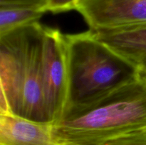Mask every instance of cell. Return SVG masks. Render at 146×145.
<instances>
[{
	"instance_id": "cell-9",
	"label": "cell",
	"mask_w": 146,
	"mask_h": 145,
	"mask_svg": "<svg viewBox=\"0 0 146 145\" xmlns=\"http://www.w3.org/2000/svg\"><path fill=\"white\" fill-rule=\"evenodd\" d=\"M106 145H146V129L111 141Z\"/></svg>"
},
{
	"instance_id": "cell-12",
	"label": "cell",
	"mask_w": 146,
	"mask_h": 145,
	"mask_svg": "<svg viewBox=\"0 0 146 145\" xmlns=\"http://www.w3.org/2000/svg\"><path fill=\"white\" fill-rule=\"evenodd\" d=\"M0 145H6V144H1V143H0Z\"/></svg>"
},
{
	"instance_id": "cell-2",
	"label": "cell",
	"mask_w": 146,
	"mask_h": 145,
	"mask_svg": "<svg viewBox=\"0 0 146 145\" xmlns=\"http://www.w3.org/2000/svg\"><path fill=\"white\" fill-rule=\"evenodd\" d=\"M146 129V75H139L94 103L65 112L51 127L71 145H106Z\"/></svg>"
},
{
	"instance_id": "cell-5",
	"label": "cell",
	"mask_w": 146,
	"mask_h": 145,
	"mask_svg": "<svg viewBox=\"0 0 146 145\" xmlns=\"http://www.w3.org/2000/svg\"><path fill=\"white\" fill-rule=\"evenodd\" d=\"M75 9L91 30L146 23V0H78Z\"/></svg>"
},
{
	"instance_id": "cell-6",
	"label": "cell",
	"mask_w": 146,
	"mask_h": 145,
	"mask_svg": "<svg viewBox=\"0 0 146 145\" xmlns=\"http://www.w3.org/2000/svg\"><path fill=\"white\" fill-rule=\"evenodd\" d=\"M90 31L139 71L146 65V23Z\"/></svg>"
},
{
	"instance_id": "cell-8",
	"label": "cell",
	"mask_w": 146,
	"mask_h": 145,
	"mask_svg": "<svg viewBox=\"0 0 146 145\" xmlns=\"http://www.w3.org/2000/svg\"><path fill=\"white\" fill-rule=\"evenodd\" d=\"M45 13L36 7H0V36L36 22Z\"/></svg>"
},
{
	"instance_id": "cell-13",
	"label": "cell",
	"mask_w": 146,
	"mask_h": 145,
	"mask_svg": "<svg viewBox=\"0 0 146 145\" xmlns=\"http://www.w3.org/2000/svg\"><path fill=\"white\" fill-rule=\"evenodd\" d=\"M144 74H145V73H144ZM145 75H146V74H145Z\"/></svg>"
},
{
	"instance_id": "cell-11",
	"label": "cell",
	"mask_w": 146,
	"mask_h": 145,
	"mask_svg": "<svg viewBox=\"0 0 146 145\" xmlns=\"http://www.w3.org/2000/svg\"><path fill=\"white\" fill-rule=\"evenodd\" d=\"M46 2L47 0H0V7H36L44 11Z\"/></svg>"
},
{
	"instance_id": "cell-3",
	"label": "cell",
	"mask_w": 146,
	"mask_h": 145,
	"mask_svg": "<svg viewBox=\"0 0 146 145\" xmlns=\"http://www.w3.org/2000/svg\"><path fill=\"white\" fill-rule=\"evenodd\" d=\"M64 39L68 79L64 113L94 103L141 72L133 64L97 39L90 30L64 34Z\"/></svg>"
},
{
	"instance_id": "cell-1",
	"label": "cell",
	"mask_w": 146,
	"mask_h": 145,
	"mask_svg": "<svg viewBox=\"0 0 146 145\" xmlns=\"http://www.w3.org/2000/svg\"><path fill=\"white\" fill-rule=\"evenodd\" d=\"M44 30L36 21L0 36V112L51 125L43 92Z\"/></svg>"
},
{
	"instance_id": "cell-7",
	"label": "cell",
	"mask_w": 146,
	"mask_h": 145,
	"mask_svg": "<svg viewBox=\"0 0 146 145\" xmlns=\"http://www.w3.org/2000/svg\"><path fill=\"white\" fill-rule=\"evenodd\" d=\"M52 125L11 115L0 116V143L6 145H71L57 140Z\"/></svg>"
},
{
	"instance_id": "cell-10",
	"label": "cell",
	"mask_w": 146,
	"mask_h": 145,
	"mask_svg": "<svg viewBox=\"0 0 146 145\" xmlns=\"http://www.w3.org/2000/svg\"><path fill=\"white\" fill-rule=\"evenodd\" d=\"M78 0H47L44 7L46 12L60 13L75 9Z\"/></svg>"
},
{
	"instance_id": "cell-4",
	"label": "cell",
	"mask_w": 146,
	"mask_h": 145,
	"mask_svg": "<svg viewBox=\"0 0 146 145\" xmlns=\"http://www.w3.org/2000/svg\"><path fill=\"white\" fill-rule=\"evenodd\" d=\"M43 92L51 125L61 120L68 95V67L64 34L44 26L43 36Z\"/></svg>"
}]
</instances>
